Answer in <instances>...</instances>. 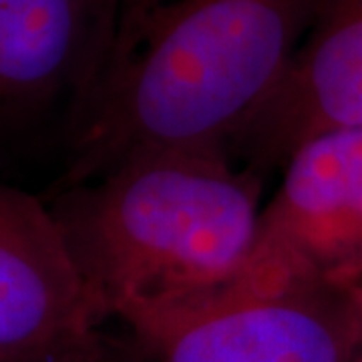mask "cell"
I'll return each instance as SVG.
<instances>
[{"instance_id": "cell-2", "label": "cell", "mask_w": 362, "mask_h": 362, "mask_svg": "<svg viewBox=\"0 0 362 362\" xmlns=\"http://www.w3.org/2000/svg\"><path fill=\"white\" fill-rule=\"evenodd\" d=\"M264 180L226 149L121 161L47 202L90 298L127 332L238 296Z\"/></svg>"}, {"instance_id": "cell-1", "label": "cell", "mask_w": 362, "mask_h": 362, "mask_svg": "<svg viewBox=\"0 0 362 362\" xmlns=\"http://www.w3.org/2000/svg\"><path fill=\"white\" fill-rule=\"evenodd\" d=\"M320 0H117L107 54L71 119L54 189L129 157L226 149L280 78Z\"/></svg>"}, {"instance_id": "cell-9", "label": "cell", "mask_w": 362, "mask_h": 362, "mask_svg": "<svg viewBox=\"0 0 362 362\" xmlns=\"http://www.w3.org/2000/svg\"><path fill=\"white\" fill-rule=\"evenodd\" d=\"M97 2V8L103 16L105 28H107V47H109V37H111V21H113V13H115L117 0H95ZM107 54V52H105Z\"/></svg>"}, {"instance_id": "cell-7", "label": "cell", "mask_w": 362, "mask_h": 362, "mask_svg": "<svg viewBox=\"0 0 362 362\" xmlns=\"http://www.w3.org/2000/svg\"><path fill=\"white\" fill-rule=\"evenodd\" d=\"M105 52L107 28L95 0H0V129L61 101L73 115Z\"/></svg>"}, {"instance_id": "cell-6", "label": "cell", "mask_w": 362, "mask_h": 362, "mask_svg": "<svg viewBox=\"0 0 362 362\" xmlns=\"http://www.w3.org/2000/svg\"><path fill=\"white\" fill-rule=\"evenodd\" d=\"M362 127V0H320L284 77L226 143L262 180L314 137Z\"/></svg>"}, {"instance_id": "cell-8", "label": "cell", "mask_w": 362, "mask_h": 362, "mask_svg": "<svg viewBox=\"0 0 362 362\" xmlns=\"http://www.w3.org/2000/svg\"><path fill=\"white\" fill-rule=\"evenodd\" d=\"M350 302L354 312V344L349 362H362V286L350 288Z\"/></svg>"}, {"instance_id": "cell-3", "label": "cell", "mask_w": 362, "mask_h": 362, "mask_svg": "<svg viewBox=\"0 0 362 362\" xmlns=\"http://www.w3.org/2000/svg\"><path fill=\"white\" fill-rule=\"evenodd\" d=\"M298 286H362V127L328 131L298 147L262 206L238 294Z\"/></svg>"}, {"instance_id": "cell-4", "label": "cell", "mask_w": 362, "mask_h": 362, "mask_svg": "<svg viewBox=\"0 0 362 362\" xmlns=\"http://www.w3.org/2000/svg\"><path fill=\"white\" fill-rule=\"evenodd\" d=\"M105 324L49 204L0 181V362H109Z\"/></svg>"}, {"instance_id": "cell-5", "label": "cell", "mask_w": 362, "mask_h": 362, "mask_svg": "<svg viewBox=\"0 0 362 362\" xmlns=\"http://www.w3.org/2000/svg\"><path fill=\"white\" fill-rule=\"evenodd\" d=\"M350 290L298 286L232 296L127 332L131 362H349Z\"/></svg>"}]
</instances>
